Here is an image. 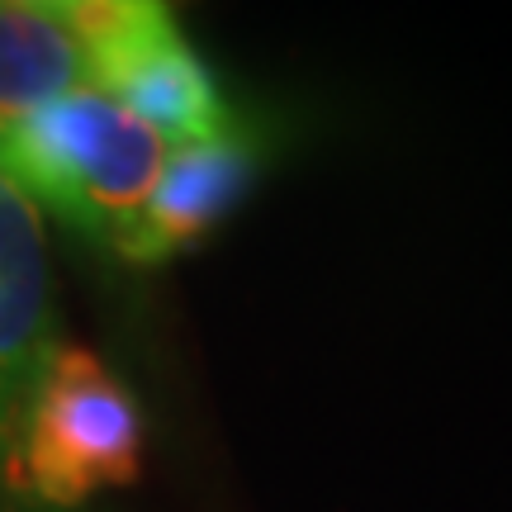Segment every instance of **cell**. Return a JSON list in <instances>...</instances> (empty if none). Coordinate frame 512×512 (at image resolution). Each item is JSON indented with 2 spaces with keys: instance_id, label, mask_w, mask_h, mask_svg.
I'll list each match as a JSON object with an SVG mask.
<instances>
[{
  "instance_id": "cell-4",
  "label": "cell",
  "mask_w": 512,
  "mask_h": 512,
  "mask_svg": "<svg viewBox=\"0 0 512 512\" xmlns=\"http://www.w3.org/2000/svg\"><path fill=\"white\" fill-rule=\"evenodd\" d=\"M62 351L38 209L0 176V512H43L29 484L38 394Z\"/></svg>"
},
{
  "instance_id": "cell-2",
  "label": "cell",
  "mask_w": 512,
  "mask_h": 512,
  "mask_svg": "<svg viewBox=\"0 0 512 512\" xmlns=\"http://www.w3.org/2000/svg\"><path fill=\"white\" fill-rule=\"evenodd\" d=\"M143 470V413L86 347H62L29 432V484L43 512H81Z\"/></svg>"
},
{
  "instance_id": "cell-5",
  "label": "cell",
  "mask_w": 512,
  "mask_h": 512,
  "mask_svg": "<svg viewBox=\"0 0 512 512\" xmlns=\"http://www.w3.org/2000/svg\"><path fill=\"white\" fill-rule=\"evenodd\" d=\"M256 171H261V143L238 124L209 143L171 147L162 181L138 223L128 228V238L119 242V256L133 266H162L171 256L190 252L238 209Z\"/></svg>"
},
{
  "instance_id": "cell-1",
  "label": "cell",
  "mask_w": 512,
  "mask_h": 512,
  "mask_svg": "<svg viewBox=\"0 0 512 512\" xmlns=\"http://www.w3.org/2000/svg\"><path fill=\"white\" fill-rule=\"evenodd\" d=\"M166 157L162 133L95 86L0 128V176L110 252L147 209Z\"/></svg>"
},
{
  "instance_id": "cell-6",
  "label": "cell",
  "mask_w": 512,
  "mask_h": 512,
  "mask_svg": "<svg viewBox=\"0 0 512 512\" xmlns=\"http://www.w3.org/2000/svg\"><path fill=\"white\" fill-rule=\"evenodd\" d=\"M86 0H0V128L91 86Z\"/></svg>"
},
{
  "instance_id": "cell-3",
  "label": "cell",
  "mask_w": 512,
  "mask_h": 512,
  "mask_svg": "<svg viewBox=\"0 0 512 512\" xmlns=\"http://www.w3.org/2000/svg\"><path fill=\"white\" fill-rule=\"evenodd\" d=\"M91 86L114 95L166 138V147L209 143L238 124L214 72L152 0H86Z\"/></svg>"
}]
</instances>
